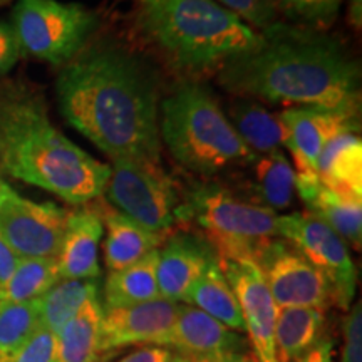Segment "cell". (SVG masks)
Instances as JSON below:
<instances>
[{"label":"cell","instance_id":"cell-1","mask_svg":"<svg viewBox=\"0 0 362 362\" xmlns=\"http://www.w3.org/2000/svg\"><path fill=\"white\" fill-rule=\"evenodd\" d=\"M62 116L111 160L160 165V107L151 71L133 54L101 45L69 61L57 79Z\"/></svg>","mask_w":362,"mask_h":362},{"label":"cell","instance_id":"cell-2","mask_svg":"<svg viewBox=\"0 0 362 362\" xmlns=\"http://www.w3.org/2000/svg\"><path fill=\"white\" fill-rule=\"evenodd\" d=\"M260 34L255 49L230 57L216 69L228 93L359 119L361 71L337 40L285 22Z\"/></svg>","mask_w":362,"mask_h":362},{"label":"cell","instance_id":"cell-3","mask_svg":"<svg viewBox=\"0 0 362 362\" xmlns=\"http://www.w3.org/2000/svg\"><path fill=\"white\" fill-rule=\"evenodd\" d=\"M0 170L71 205L101 197L111 175L52 124L42 93L24 81L0 83Z\"/></svg>","mask_w":362,"mask_h":362},{"label":"cell","instance_id":"cell-4","mask_svg":"<svg viewBox=\"0 0 362 362\" xmlns=\"http://www.w3.org/2000/svg\"><path fill=\"white\" fill-rule=\"evenodd\" d=\"M136 37L181 74L216 71L248 52L262 34L215 0H124Z\"/></svg>","mask_w":362,"mask_h":362},{"label":"cell","instance_id":"cell-5","mask_svg":"<svg viewBox=\"0 0 362 362\" xmlns=\"http://www.w3.org/2000/svg\"><path fill=\"white\" fill-rule=\"evenodd\" d=\"M160 138L183 168L202 176L257 160L214 94L197 83H183L161 101Z\"/></svg>","mask_w":362,"mask_h":362},{"label":"cell","instance_id":"cell-6","mask_svg":"<svg viewBox=\"0 0 362 362\" xmlns=\"http://www.w3.org/2000/svg\"><path fill=\"white\" fill-rule=\"evenodd\" d=\"M279 216L211 183L193 187L176 211V220L202 230L218 259L252 262H257L272 240L280 238Z\"/></svg>","mask_w":362,"mask_h":362},{"label":"cell","instance_id":"cell-7","mask_svg":"<svg viewBox=\"0 0 362 362\" xmlns=\"http://www.w3.org/2000/svg\"><path fill=\"white\" fill-rule=\"evenodd\" d=\"M21 51L54 66L72 61L98 25L96 12L57 0H19L12 24Z\"/></svg>","mask_w":362,"mask_h":362},{"label":"cell","instance_id":"cell-8","mask_svg":"<svg viewBox=\"0 0 362 362\" xmlns=\"http://www.w3.org/2000/svg\"><path fill=\"white\" fill-rule=\"evenodd\" d=\"M104 192L119 214L151 232L168 233L175 225L180 194L160 165L115 158Z\"/></svg>","mask_w":362,"mask_h":362},{"label":"cell","instance_id":"cell-9","mask_svg":"<svg viewBox=\"0 0 362 362\" xmlns=\"http://www.w3.org/2000/svg\"><path fill=\"white\" fill-rule=\"evenodd\" d=\"M279 237L296 247L327 279L334 304L349 309L356 296L357 274L347 243L309 211L280 215Z\"/></svg>","mask_w":362,"mask_h":362},{"label":"cell","instance_id":"cell-10","mask_svg":"<svg viewBox=\"0 0 362 362\" xmlns=\"http://www.w3.org/2000/svg\"><path fill=\"white\" fill-rule=\"evenodd\" d=\"M279 309L314 307L325 309L332 302L327 279L285 240H272L255 262Z\"/></svg>","mask_w":362,"mask_h":362},{"label":"cell","instance_id":"cell-11","mask_svg":"<svg viewBox=\"0 0 362 362\" xmlns=\"http://www.w3.org/2000/svg\"><path fill=\"white\" fill-rule=\"evenodd\" d=\"M69 211L56 203L11 198L0 206V233L21 259H56Z\"/></svg>","mask_w":362,"mask_h":362},{"label":"cell","instance_id":"cell-12","mask_svg":"<svg viewBox=\"0 0 362 362\" xmlns=\"http://www.w3.org/2000/svg\"><path fill=\"white\" fill-rule=\"evenodd\" d=\"M218 262L238 300L255 362H279L275 354V324L279 307L259 265L252 260L218 259Z\"/></svg>","mask_w":362,"mask_h":362},{"label":"cell","instance_id":"cell-13","mask_svg":"<svg viewBox=\"0 0 362 362\" xmlns=\"http://www.w3.org/2000/svg\"><path fill=\"white\" fill-rule=\"evenodd\" d=\"M287 143L285 148L296 163L297 175H315L317 160L334 136L356 131V117L319 110V107H287L280 112Z\"/></svg>","mask_w":362,"mask_h":362},{"label":"cell","instance_id":"cell-14","mask_svg":"<svg viewBox=\"0 0 362 362\" xmlns=\"http://www.w3.org/2000/svg\"><path fill=\"white\" fill-rule=\"evenodd\" d=\"M180 305L178 302L160 297L138 305L104 309V354L126 346H156L175 324Z\"/></svg>","mask_w":362,"mask_h":362},{"label":"cell","instance_id":"cell-15","mask_svg":"<svg viewBox=\"0 0 362 362\" xmlns=\"http://www.w3.org/2000/svg\"><path fill=\"white\" fill-rule=\"evenodd\" d=\"M215 259L218 257L203 237L185 232L168 235L163 248H158L156 280L160 296L183 304L189 288Z\"/></svg>","mask_w":362,"mask_h":362},{"label":"cell","instance_id":"cell-16","mask_svg":"<svg viewBox=\"0 0 362 362\" xmlns=\"http://www.w3.org/2000/svg\"><path fill=\"white\" fill-rule=\"evenodd\" d=\"M156 346L168 347L187 359L243 352V341L235 330L188 304L180 305L175 324Z\"/></svg>","mask_w":362,"mask_h":362},{"label":"cell","instance_id":"cell-17","mask_svg":"<svg viewBox=\"0 0 362 362\" xmlns=\"http://www.w3.org/2000/svg\"><path fill=\"white\" fill-rule=\"evenodd\" d=\"M104 235L101 211L86 206L69 211L61 250L56 257L61 280H98L99 247Z\"/></svg>","mask_w":362,"mask_h":362},{"label":"cell","instance_id":"cell-18","mask_svg":"<svg viewBox=\"0 0 362 362\" xmlns=\"http://www.w3.org/2000/svg\"><path fill=\"white\" fill-rule=\"evenodd\" d=\"M296 192L309 214L322 220L346 243L359 250L362 242V198L325 187L317 175H297Z\"/></svg>","mask_w":362,"mask_h":362},{"label":"cell","instance_id":"cell-19","mask_svg":"<svg viewBox=\"0 0 362 362\" xmlns=\"http://www.w3.org/2000/svg\"><path fill=\"white\" fill-rule=\"evenodd\" d=\"M106 240H104V264L107 270L126 269L144 259L165 243L168 233L151 232L138 225L119 211H107L101 215Z\"/></svg>","mask_w":362,"mask_h":362},{"label":"cell","instance_id":"cell-20","mask_svg":"<svg viewBox=\"0 0 362 362\" xmlns=\"http://www.w3.org/2000/svg\"><path fill=\"white\" fill-rule=\"evenodd\" d=\"M103 317L99 296L89 298L56 334L54 362H103Z\"/></svg>","mask_w":362,"mask_h":362},{"label":"cell","instance_id":"cell-21","mask_svg":"<svg viewBox=\"0 0 362 362\" xmlns=\"http://www.w3.org/2000/svg\"><path fill=\"white\" fill-rule=\"evenodd\" d=\"M315 175L334 192L362 198V143L356 131L334 136L325 144Z\"/></svg>","mask_w":362,"mask_h":362},{"label":"cell","instance_id":"cell-22","mask_svg":"<svg viewBox=\"0 0 362 362\" xmlns=\"http://www.w3.org/2000/svg\"><path fill=\"white\" fill-rule=\"evenodd\" d=\"M230 124L248 148L259 155L279 151L287 143V129L280 115H275L248 98H238L228 106Z\"/></svg>","mask_w":362,"mask_h":362},{"label":"cell","instance_id":"cell-23","mask_svg":"<svg viewBox=\"0 0 362 362\" xmlns=\"http://www.w3.org/2000/svg\"><path fill=\"white\" fill-rule=\"evenodd\" d=\"M325 314L314 307H282L275 324L279 362H297L322 341Z\"/></svg>","mask_w":362,"mask_h":362},{"label":"cell","instance_id":"cell-24","mask_svg":"<svg viewBox=\"0 0 362 362\" xmlns=\"http://www.w3.org/2000/svg\"><path fill=\"white\" fill-rule=\"evenodd\" d=\"M183 304L197 307L235 332H245L238 300L221 270L218 259L206 267L202 277L189 288Z\"/></svg>","mask_w":362,"mask_h":362},{"label":"cell","instance_id":"cell-25","mask_svg":"<svg viewBox=\"0 0 362 362\" xmlns=\"http://www.w3.org/2000/svg\"><path fill=\"white\" fill-rule=\"evenodd\" d=\"M158 250L126 269L110 272L104 282V309H119L160 298L156 280Z\"/></svg>","mask_w":362,"mask_h":362},{"label":"cell","instance_id":"cell-26","mask_svg":"<svg viewBox=\"0 0 362 362\" xmlns=\"http://www.w3.org/2000/svg\"><path fill=\"white\" fill-rule=\"evenodd\" d=\"M255 197L257 205L277 214L292 206L296 197V170L282 149L267 153L255 161Z\"/></svg>","mask_w":362,"mask_h":362},{"label":"cell","instance_id":"cell-27","mask_svg":"<svg viewBox=\"0 0 362 362\" xmlns=\"http://www.w3.org/2000/svg\"><path fill=\"white\" fill-rule=\"evenodd\" d=\"M98 296V280H59L52 288L35 300L39 324L56 336L89 298Z\"/></svg>","mask_w":362,"mask_h":362},{"label":"cell","instance_id":"cell-28","mask_svg":"<svg viewBox=\"0 0 362 362\" xmlns=\"http://www.w3.org/2000/svg\"><path fill=\"white\" fill-rule=\"evenodd\" d=\"M59 280L56 259H21L7 282L0 287V304L37 300Z\"/></svg>","mask_w":362,"mask_h":362},{"label":"cell","instance_id":"cell-29","mask_svg":"<svg viewBox=\"0 0 362 362\" xmlns=\"http://www.w3.org/2000/svg\"><path fill=\"white\" fill-rule=\"evenodd\" d=\"M37 302L0 304V362H7L39 329Z\"/></svg>","mask_w":362,"mask_h":362},{"label":"cell","instance_id":"cell-30","mask_svg":"<svg viewBox=\"0 0 362 362\" xmlns=\"http://www.w3.org/2000/svg\"><path fill=\"white\" fill-rule=\"evenodd\" d=\"M275 12L284 13L292 25L305 29H329L341 11L342 0H270Z\"/></svg>","mask_w":362,"mask_h":362},{"label":"cell","instance_id":"cell-31","mask_svg":"<svg viewBox=\"0 0 362 362\" xmlns=\"http://www.w3.org/2000/svg\"><path fill=\"white\" fill-rule=\"evenodd\" d=\"M221 7L237 16L257 33H264L270 25L277 24L279 13L270 0H215Z\"/></svg>","mask_w":362,"mask_h":362},{"label":"cell","instance_id":"cell-32","mask_svg":"<svg viewBox=\"0 0 362 362\" xmlns=\"http://www.w3.org/2000/svg\"><path fill=\"white\" fill-rule=\"evenodd\" d=\"M54 354H56V336L51 330L39 325L33 337L7 362H54Z\"/></svg>","mask_w":362,"mask_h":362},{"label":"cell","instance_id":"cell-33","mask_svg":"<svg viewBox=\"0 0 362 362\" xmlns=\"http://www.w3.org/2000/svg\"><path fill=\"white\" fill-rule=\"evenodd\" d=\"M344 347L341 362H362V309L357 302L344 319Z\"/></svg>","mask_w":362,"mask_h":362},{"label":"cell","instance_id":"cell-34","mask_svg":"<svg viewBox=\"0 0 362 362\" xmlns=\"http://www.w3.org/2000/svg\"><path fill=\"white\" fill-rule=\"evenodd\" d=\"M21 45L11 24L0 22V76L7 74L21 57Z\"/></svg>","mask_w":362,"mask_h":362},{"label":"cell","instance_id":"cell-35","mask_svg":"<svg viewBox=\"0 0 362 362\" xmlns=\"http://www.w3.org/2000/svg\"><path fill=\"white\" fill-rule=\"evenodd\" d=\"M180 354L168 347L143 346L117 362H178Z\"/></svg>","mask_w":362,"mask_h":362},{"label":"cell","instance_id":"cell-36","mask_svg":"<svg viewBox=\"0 0 362 362\" xmlns=\"http://www.w3.org/2000/svg\"><path fill=\"white\" fill-rule=\"evenodd\" d=\"M21 257L13 252V248L8 245V242L0 233V287L7 282L11 277L12 272L16 270L17 264H19Z\"/></svg>","mask_w":362,"mask_h":362},{"label":"cell","instance_id":"cell-37","mask_svg":"<svg viewBox=\"0 0 362 362\" xmlns=\"http://www.w3.org/2000/svg\"><path fill=\"white\" fill-rule=\"evenodd\" d=\"M297 362H334L332 361V339L324 336L314 349L307 352V354L298 359Z\"/></svg>","mask_w":362,"mask_h":362},{"label":"cell","instance_id":"cell-38","mask_svg":"<svg viewBox=\"0 0 362 362\" xmlns=\"http://www.w3.org/2000/svg\"><path fill=\"white\" fill-rule=\"evenodd\" d=\"M185 359H187V357H185ZM187 362H255V359H253L252 356H247L245 352H228V354L187 359Z\"/></svg>","mask_w":362,"mask_h":362},{"label":"cell","instance_id":"cell-39","mask_svg":"<svg viewBox=\"0 0 362 362\" xmlns=\"http://www.w3.org/2000/svg\"><path fill=\"white\" fill-rule=\"evenodd\" d=\"M349 22L352 29L359 33L362 27V0H349Z\"/></svg>","mask_w":362,"mask_h":362},{"label":"cell","instance_id":"cell-40","mask_svg":"<svg viewBox=\"0 0 362 362\" xmlns=\"http://www.w3.org/2000/svg\"><path fill=\"white\" fill-rule=\"evenodd\" d=\"M16 192H13V189L8 187L7 183H4V180L0 178V206H4L6 205V203L11 200V198H13L16 197Z\"/></svg>","mask_w":362,"mask_h":362},{"label":"cell","instance_id":"cell-41","mask_svg":"<svg viewBox=\"0 0 362 362\" xmlns=\"http://www.w3.org/2000/svg\"><path fill=\"white\" fill-rule=\"evenodd\" d=\"M7 4H11V0H0V7L7 6Z\"/></svg>","mask_w":362,"mask_h":362},{"label":"cell","instance_id":"cell-42","mask_svg":"<svg viewBox=\"0 0 362 362\" xmlns=\"http://www.w3.org/2000/svg\"><path fill=\"white\" fill-rule=\"evenodd\" d=\"M178 362H187V359H185L183 356H180V361H178Z\"/></svg>","mask_w":362,"mask_h":362}]
</instances>
